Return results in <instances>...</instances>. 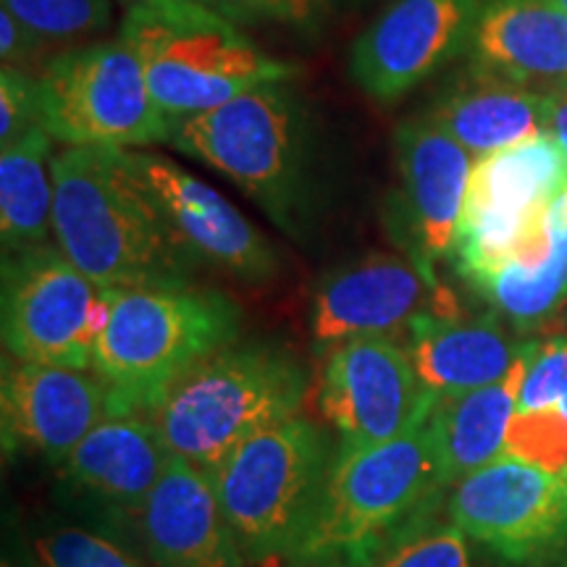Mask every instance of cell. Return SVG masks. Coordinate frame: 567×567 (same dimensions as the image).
<instances>
[{"instance_id":"14","label":"cell","mask_w":567,"mask_h":567,"mask_svg":"<svg viewBox=\"0 0 567 567\" xmlns=\"http://www.w3.org/2000/svg\"><path fill=\"white\" fill-rule=\"evenodd\" d=\"M484 0H394L352 42L350 76L375 101H400L471 48Z\"/></svg>"},{"instance_id":"21","label":"cell","mask_w":567,"mask_h":567,"mask_svg":"<svg viewBox=\"0 0 567 567\" xmlns=\"http://www.w3.org/2000/svg\"><path fill=\"white\" fill-rule=\"evenodd\" d=\"M425 113L473 158L520 145L547 132L544 92L476 63L446 84Z\"/></svg>"},{"instance_id":"32","label":"cell","mask_w":567,"mask_h":567,"mask_svg":"<svg viewBox=\"0 0 567 567\" xmlns=\"http://www.w3.org/2000/svg\"><path fill=\"white\" fill-rule=\"evenodd\" d=\"M216 11L237 24H281L295 30H313L321 17L318 0H213Z\"/></svg>"},{"instance_id":"37","label":"cell","mask_w":567,"mask_h":567,"mask_svg":"<svg viewBox=\"0 0 567 567\" xmlns=\"http://www.w3.org/2000/svg\"><path fill=\"white\" fill-rule=\"evenodd\" d=\"M313 567H354V565H313Z\"/></svg>"},{"instance_id":"29","label":"cell","mask_w":567,"mask_h":567,"mask_svg":"<svg viewBox=\"0 0 567 567\" xmlns=\"http://www.w3.org/2000/svg\"><path fill=\"white\" fill-rule=\"evenodd\" d=\"M38 567H145L109 536L84 528H55L34 542Z\"/></svg>"},{"instance_id":"10","label":"cell","mask_w":567,"mask_h":567,"mask_svg":"<svg viewBox=\"0 0 567 567\" xmlns=\"http://www.w3.org/2000/svg\"><path fill=\"white\" fill-rule=\"evenodd\" d=\"M111 297L59 245L3 255V347L24 363L92 371Z\"/></svg>"},{"instance_id":"17","label":"cell","mask_w":567,"mask_h":567,"mask_svg":"<svg viewBox=\"0 0 567 567\" xmlns=\"http://www.w3.org/2000/svg\"><path fill=\"white\" fill-rule=\"evenodd\" d=\"M172 450L145 415H111L61 463V484L103 520H137L166 471Z\"/></svg>"},{"instance_id":"23","label":"cell","mask_w":567,"mask_h":567,"mask_svg":"<svg viewBox=\"0 0 567 567\" xmlns=\"http://www.w3.org/2000/svg\"><path fill=\"white\" fill-rule=\"evenodd\" d=\"M523 375L526 350L496 384L436 400L429 425L434 436L439 478L444 486L457 484L502 457L507 425L517 413Z\"/></svg>"},{"instance_id":"25","label":"cell","mask_w":567,"mask_h":567,"mask_svg":"<svg viewBox=\"0 0 567 567\" xmlns=\"http://www.w3.org/2000/svg\"><path fill=\"white\" fill-rule=\"evenodd\" d=\"M476 289L515 329L536 331L567 308V193L551 203V255L538 266L507 264Z\"/></svg>"},{"instance_id":"31","label":"cell","mask_w":567,"mask_h":567,"mask_svg":"<svg viewBox=\"0 0 567 567\" xmlns=\"http://www.w3.org/2000/svg\"><path fill=\"white\" fill-rule=\"evenodd\" d=\"M38 80L21 69H0V147L38 126Z\"/></svg>"},{"instance_id":"6","label":"cell","mask_w":567,"mask_h":567,"mask_svg":"<svg viewBox=\"0 0 567 567\" xmlns=\"http://www.w3.org/2000/svg\"><path fill=\"white\" fill-rule=\"evenodd\" d=\"M308 373L276 344H231L168 389L155 410L172 455L213 473L234 446L300 413Z\"/></svg>"},{"instance_id":"11","label":"cell","mask_w":567,"mask_h":567,"mask_svg":"<svg viewBox=\"0 0 567 567\" xmlns=\"http://www.w3.org/2000/svg\"><path fill=\"white\" fill-rule=\"evenodd\" d=\"M446 515L467 538L509 563H549L567 551V476L502 455L457 481Z\"/></svg>"},{"instance_id":"8","label":"cell","mask_w":567,"mask_h":567,"mask_svg":"<svg viewBox=\"0 0 567 567\" xmlns=\"http://www.w3.org/2000/svg\"><path fill=\"white\" fill-rule=\"evenodd\" d=\"M567 193V155L549 132L473 163L455 258L476 287L507 264L551 255V203Z\"/></svg>"},{"instance_id":"27","label":"cell","mask_w":567,"mask_h":567,"mask_svg":"<svg viewBox=\"0 0 567 567\" xmlns=\"http://www.w3.org/2000/svg\"><path fill=\"white\" fill-rule=\"evenodd\" d=\"M505 457L551 476H567V413L559 405L517 410L507 425Z\"/></svg>"},{"instance_id":"22","label":"cell","mask_w":567,"mask_h":567,"mask_svg":"<svg viewBox=\"0 0 567 567\" xmlns=\"http://www.w3.org/2000/svg\"><path fill=\"white\" fill-rule=\"evenodd\" d=\"M476 66L520 84H567V11L555 0H484L467 48Z\"/></svg>"},{"instance_id":"2","label":"cell","mask_w":567,"mask_h":567,"mask_svg":"<svg viewBox=\"0 0 567 567\" xmlns=\"http://www.w3.org/2000/svg\"><path fill=\"white\" fill-rule=\"evenodd\" d=\"M442 488L429 421L384 444H339L287 559L297 567H368L389 538L436 507Z\"/></svg>"},{"instance_id":"33","label":"cell","mask_w":567,"mask_h":567,"mask_svg":"<svg viewBox=\"0 0 567 567\" xmlns=\"http://www.w3.org/2000/svg\"><path fill=\"white\" fill-rule=\"evenodd\" d=\"M45 45L48 40L42 34L0 6V61H3V66L19 69V63L38 59L45 51Z\"/></svg>"},{"instance_id":"19","label":"cell","mask_w":567,"mask_h":567,"mask_svg":"<svg viewBox=\"0 0 567 567\" xmlns=\"http://www.w3.org/2000/svg\"><path fill=\"white\" fill-rule=\"evenodd\" d=\"M396 163L413 258L434 266L455 252L476 158L429 113H421L396 130Z\"/></svg>"},{"instance_id":"7","label":"cell","mask_w":567,"mask_h":567,"mask_svg":"<svg viewBox=\"0 0 567 567\" xmlns=\"http://www.w3.org/2000/svg\"><path fill=\"white\" fill-rule=\"evenodd\" d=\"M331 442L305 417L268 425L208 473L247 563L287 557L300 542L331 467Z\"/></svg>"},{"instance_id":"18","label":"cell","mask_w":567,"mask_h":567,"mask_svg":"<svg viewBox=\"0 0 567 567\" xmlns=\"http://www.w3.org/2000/svg\"><path fill=\"white\" fill-rule=\"evenodd\" d=\"M134 523L153 567H245L247 563L210 476L176 455Z\"/></svg>"},{"instance_id":"36","label":"cell","mask_w":567,"mask_h":567,"mask_svg":"<svg viewBox=\"0 0 567 567\" xmlns=\"http://www.w3.org/2000/svg\"><path fill=\"white\" fill-rule=\"evenodd\" d=\"M555 3L559 6V9H565V11H567V0H555Z\"/></svg>"},{"instance_id":"24","label":"cell","mask_w":567,"mask_h":567,"mask_svg":"<svg viewBox=\"0 0 567 567\" xmlns=\"http://www.w3.org/2000/svg\"><path fill=\"white\" fill-rule=\"evenodd\" d=\"M53 195V137L38 124L13 145L0 147L3 255L51 245Z\"/></svg>"},{"instance_id":"9","label":"cell","mask_w":567,"mask_h":567,"mask_svg":"<svg viewBox=\"0 0 567 567\" xmlns=\"http://www.w3.org/2000/svg\"><path fill=\"white\" fill-rule=\"evenodd\" d=\"M38 122L66 147L166 145L168 118L122 38L74 48L38 76Z\"/></svg>"},{"instance_id":"39","label":"cell","mask_w":567,"mask_h":567,"mask_svg":"<svg viewBox=\"0 0 567 567\" xmlns=\"http://www.w3.org/2000/svg\"><path fill=\"white\" fill-rule=\"evenodd\" d=\"M565 567H567V565H565Z\"/></svg>"},{"instance_id":"16","label":"cell","mask_w":567,"mask_h":567,"mask_svg":"<svg viewBox=\"0 0 567 567\" xmlns=\"http://www.w3.org/2000/svg\"><path fill=\"white\" fill-rule=\"evenodd\" d=\"M3 444L61 465L95 425L113 415L111 389L95 371L3 360Z\"/></svg>"},{"instance_id":"28","label":"cell","mask_w":567,"mask_h":567,"mask_svg":"<svg viewBox=\"0 0 567 567\" xmlns=\"http://www.w3.org/2000/svg\"><path fill=\"white\" fill-rule=\"evenodd\" d=\"M48 42L76 40L111 24V0H0Z\"/></svg>"},{"instance_id":"15","label":"cell","mask_w":567,"mask_h":567,"mask_svg":"<svg viewBox=\"0 0 567 567\" xmlns=\"http://www.w3.org/2000/svg\"><path fill=\"white\" fill-rule=\"evenodd\" d=\"M126 161L195 264L243 281H268L279 274L276 247L221 193L163 155L126 151Z\"/></svg>"},{"instance_id":"26","label":"cell","mask_w":567,"mask_h":567,"mask_svg":"<svg viewBox=\"0 0 567 567\" xmlns=\"http://www.w3.org/2000/svg\"><path fill=\"white\" fill-rule=\"evenodd\" d=\"M431 513L389 538L368 567H473L467 536L457 526H434Z\"/></svg>"},{"instance_id":"34","label":"cell","mask_w":567,"mask_h":567,"mask_svg":"<svg viewBox=\"0 0 567 567\" xmlns=\"http://www.w3.org/2000/svg\"><path fill=\"white\" fill-rule=\"evenodd\" d=\"M544 111H547V132L567 155V84L544 92Z\"/></svg>"},{"instance_id":"30","label":"cell","mask_w":567,"mask_h":567,"mask_svg":"<svg viewBox=\"0 0 567 567\" xmlns=\"http://www.w3.org/2000/svg\"><path fill=\"white\" fill-rule=\"evenodd\" d=\"M563 400H567V337L526 342V375L517 410L547 408Z\"/></svg>"},{"instance_id":"20","label":"cell","mask_w":567,"mask_h":567,"mask_svg":"<svg viewBox=\"0 0 567 567\" xmlns=\"http://www.w3.org/2000/svg\"><path fill=\"white\" fill-rule=\"evenodd\" d=\"M410 360L436 400L496 384L517 363L526 342H513L494 316H421L410 326Z\"/></svg>"},{"instance_id":"4","label":"cell","mask_w":567,"mask_h":567,"mask_svg":"<svg viewBox=\"0 0 567 567\" xmlns=\"http://www.w3.org/2000/svg\"><path fill=\"white\" fill-rule=\"evenodd\" d=\"M166 145L231 179L281 231H302L310 208V124L289 80L172 118Z\"/></svg>"},{"instance_id":"5","label":"cell","mask_w":567,"mask_h":567,"mask_svg":"<svg viewBox=\"0 0 567 567\" xmlns=\"http://www.w3.org/2000/svg\"><path fill=\"white\" fill-rule=\"evenodd\" d=\"M118 38L140 59L168 122L218 109L258 84L295 74L289 63L260 51L237 21L193 0L126 6Z\"/></svg>"},{"instance_id":"35","label":"cell","mask_w":567,"mask_h":567,"mask_svg":"<svg viewBox=\"0 0 567 567\" xmlns=\"http://www.w3.org/2000/svg\"><path fill=\"white\" fill-rule=\"evenodd\" d=\"M124 6H134V3H142V0H122ZM193 3H203V6H210V9H216V6H213V0H193Z\"/></svg>"},{"instance_id":"13","label":"cell","mask_w":567,"mask_h":567,"mask_svg":"<svg viewBox=\"0 0 567 567\" xmlns=\"http://www.w3.org/2000/svg\"><path fill=\"white\" fill-rule=\"evenodd\" d=\"M460 316L457 300L436 281L431 264L396 255H368L326 274L316 287L310 334L316 347L360 337H389L421 316Z\"/></svg>"},{"instance_id":"1","label":"cell","mask_w":567,"mask_h":567,"mask_svg":"<svg viewBox=\"0 0 567 567\" xmlns=\"http://www.w3.org/2000/svg\"><path fill=\"white\" fill-rule=\"evenodd\" d=\"M53 239L101 289L187 287L184 250L118 147H63L53 155Z\"/></svg>"},{"instance_id":"38","label":"cell","mask_w":567,"mask_h":567,"mask_svg":"<svg viewBox=\"0 0 567 567\" xmlns=\"http://www.w3.org/2000/svg\"><path fill=\"white\" fill-rule=\"evenodd\" d=\"M559 405H563V408H565V413H567V400H563V402H559Z\"/></svg>"},{"instance_id":"12","label":"cell","mask_w":567,"mask_h":567,"mask_svg":"<svg viewBox=\"0 0 567 567\" xmlns=\"http://www.w3.org/2000/svg\"><path fill=\"white\" fill-rule=\"evenodd\" d=\"M434 405L408 347L392 337L350 339L326 354L318 410L347 446L392 442L429 421Z\"/></svg>"},{"instance_id":"3","label":"cell","mask_w":567,"mask_h":567,"mask_svg":"<svg viewBox=\"0 0 567 567\" xmlns=\"http://www.w3.org/2000/svg\"><path fill=\"white\" fill-rule=\"evenodd\" d=\"M109 297L92 371L111 389L113 415L155 413L184 373L237 344L243 310L213 289L118 287Z\"/></svg>"}]
</instances>
